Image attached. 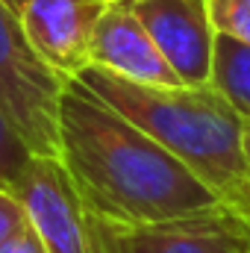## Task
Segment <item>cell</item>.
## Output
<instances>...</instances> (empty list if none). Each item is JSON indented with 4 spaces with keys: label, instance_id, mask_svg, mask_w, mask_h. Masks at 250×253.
Instances as JSON below:
<instances>
[{
    "label": "cell",
    "instance_id": "9",
    "mask_svg": "<svg viewBox=\"0 0 250 253\" xmlns=\"http://www.w3.org/2000/svg\"><path fill=\"white\" fill-rule=\"evenodd\" d=\"M209 85L242 118H250V44L248 42L215 33Z\"/></svg>",
    "mask_w": 250,
    "mask_h": 253
},
{
    "label": "cell",
    "instance_id": "12",
    "mask_svg": "<svg viewBox=\"0 0 250 253\" xmlns=\"http://www.w3.org/2000/svg\"><path fill=\"white\" fill-rule=\"evenodd\" d=\"M27 224H30V218H27V209H24L21 197L15 194L12 186H0V245L9 242Z\"/></svg>",
    "mask_w": 250,
    "mask_h": 253
},
{
    "label": "cell",
    "instance_id": "14",
    "mask_svg": "<svg viewBox=\"0 0 250 253\" xmlns=\"http://www.w3.org/2000/svg\"><path fill=\"white\" fill-rule=\"evenodd\" d=\"M227 206H233V209H239L242 215H248L250 218V174H248V180H245V186L239 189V194L227 203Z\"/></svg>",
    "mask_w": 250,
    "mask_h": 253
},
{
    "label": "cell",
    "instance_id": "2",
    "mask_svg": "<svg viewBox=\"0 0 250 253\" xmlns=\"http://www.w3.org/2000/svg\"><path fill=\"white\" fill-rule=\"evenodd\" d=\"M74 80L88 85L126 121L186 162L227 203L245 186L250 174L245 156V118L209 83L141 85L91 65Z\"/></svg>",
    "mask_w": 250,
    "mask_h": 253
},
{
    "label": "cell",
    "instance_id": "6",
    "mask_svg": "<svg viewBox=\"0 0 250 253\" xmlns=\"http://www.w3.org/2000/svg\"><path fill=\"white\" fill-rule=\"evenodd\" d=\"M177 77L188 85H206L212 68L215 27L209 0H124Z\"/></svg>",
    "mask_w": 250,
    "mask_h": 253
},
{
    "label": "cell",
    "instance_id": "1",
    "mask_svg": "<svg viewBox=\"0 0 250 253\" xmlns=\"http://www.w3.org/2000/svg\"><path fill=\"white\" fill-rule=\"evenodd\" d=\"M59 162L83 206L121 233L227 203L80 80H68L59 97Z\"/></svg>",
    "mask_w": 250,
    "mask_h": 253
},
{
    "label": "cell",
    "instance_id": "8",
    "mask_svg": "<svg viewBox=\"0 0 250 253\" xmlns=\"http://www.w3.org/2000/svg\"><path fill=\"white\" fill-rule=\"evenodd\" d=\"M126 253H250V218L233 206H218L168 224L121 233Z\"/></svg>",
    "mask_w": 250,
    "mask_h": 253
},
{
    "label": "cell",
    "instance_id": "4",
    "mask_svg": "<svg viewBox=\"0 0 250 253\" xmlns=\"http://www.w3.org/2000/svg\"><path fill=\"white\" fill-rule=\"evenodd\" d=\"M12 189L50 253H126L121 230L97 221L83 206L59 159L33 156Z\"/></svg>",
    "mask_w": 250,
    "mask_h": 253
},
{
    "label": "cell",
    "instance_id": "15",
    "mask_svg": "<svg viewBox=\"0 0 250 253\" xmlns=\"http://www.w3.org/2000/svg\"><path fill=\"white\" fill-rule=\"evenodd\" d=\"M245 156H248L250 165V118H245Z\"/></svg>",
    "mask_w": 250,
    "mask_h": 253
},
{
    "label": "cell",
    "instance_id": "3",
    "mask_svg": "<svg viewBox=\"0 0 250 253\" xmlns=\"http://www.w3.org/2000/svg\"><path fill=\"white\" fill-rule=\"evenodd\" d=\"M65 83L30 47L15 6L0 0V106L36 156L59 159V97Z\"/></svg>",
    "mask_w": 250,
    "mask_h": 253
},
{
    "label": "cell",
    "instance_id": "10",
    "mask_svg": "<svg viewBox=\"0 0 250 253\" xmlns=\"http://www.w3.org/2000/svg\"><path fill=\"white\" fill-rule=\"evenodd\" d=\"M33 156L36 153L27 147V141L21 138V132L0 106V186H12Z\"/></svg>",
    "mask_w": 250,
    "mask_h": 253
},
{
    "label": "cell",
    "instance_id": "5",
    "mask_svg": "<svg viewBox=\"0 0 250 253\" xmlns=\"http://www.w3.org/2000/svg\"><path fill=\"white\" fill-rule=\"evenodd\" d=\"M115 0H21L18 21L36 56L62 80L88 68L97 21Z\"/></svg>",
    "mask_w": 250,
    "mask_h": 253
},
{
    "label": "cell",
    "instance_id": "11",
    "mask_svg": "<svg viewBox=\"0 0 250 253\" xmlns=\"http://www.w3.org/2000/svg\"><path fill=\"white\" fill-rule=\"evenodd\" d=\"M209 18L215 33L250 44V0H209Z\"/></svg>",
    "mask_w": 250,
    "mask_h": 253
},
{
    "label": "cell",
    "instance_id": "13",
    "mask_svg": "<svg viewBox=\"0 0 250 253\" xmlns=\"http://www.w3.org/2000/svg\"><path fill=\"white\" fill-rule=\"evenodd\" d=\"M0 253H50L47 245L42 242V236L33 230V224H27L24 230H18L9 242L0 245Z\"/></svg>",
    "mask_w": 250,
    "mask_h": 253
},
{
    "label": "cell",
    "instance_id": "7",
    "mask_svg": "<svg viewBox=\"0 0 250 253\" xmlns=\"http://www.w3.org/2000/svg\"><path fill=\"white\" fill-rule=\"evenodd\" d=\"M88 65L141 85L183 83L124 0H115L97 21L91 50H88Z\"/></svg>",
    "mask_w": 250,
    "mask_h": 253
}]
</instances>
